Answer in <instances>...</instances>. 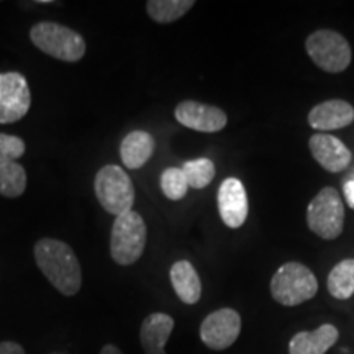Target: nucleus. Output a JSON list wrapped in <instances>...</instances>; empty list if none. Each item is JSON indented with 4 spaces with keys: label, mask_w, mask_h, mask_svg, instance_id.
I'll list each match as a JSON object with an SVG mask.
<instances>
[{
    "label": "nucleus",
    "mask_w": 354,
    "mask_h": 354,
    "mask_svg": "<svg viewBox=\"0 0 354 354\" xmlns=\"http://www.w3.org/2000/svg\"><path fill=\"white\" fill-rule=\"evenodd\" d=\"M33 253L38 268L57 292L66 297H73L81 290V264L68 243L55 238H43L35 243Z\"/></svg>",
    "instance_id": "f257e3e1"
},
{
    "label": "nucleus",
    "mask_w": 354,
    "mask_h": 354,
    "mask_svg": "<svg viewBox=\"0 0 354 354\" xmlns=\"http://www.w3.org/2000/svg\"><path fill=\"white\" fill-rule=\"evenodd\" d=\"M30 39L44 55L64 63H77L87 50L86 39L81 35L55 21H39L33 25Z\"/></svg>",
    "instance_id": "f03ea898"
},
{
    "label": "nucleus",
    "mask_w": 354,
    "mask_h": 354,
    "mask_svg": "<svg viewBox=\"0 0 354 354\" xmlns=\"http://www.w3.org/2000/svg\"><path fill=\"white\" fill-rule=\"evenodd\" d=\"M318 292V281L302 263L282 264L271 279V295L284 307H295L313 299Z\"/></svg>",
    "instance_id": "7ed1b4c3"
},
{
    "label": "nucleus",
    "mask_w": 354,
    "mask_h": 354,
    "mask_svg": "<svg viewBox=\"0 0 354 354\" xmlns=\"http://www.w3.org/2000/svg\"><path fill=\"white\" fill-rule=\"evenodd\" d=\"M146 246V225L138 212L117 216L110 236V254L120 266H131L143 256Z\"/></svg>",
    "instance_id": "20e7f679"
},
{
    "label": "nucleus",
    "mask_w": 354,
    "mask_h": 354,
    "mask_svg": "<svg viewBox=\"0 0 354 354\" xmlns=\"http://www.w3.org/2000/svg\"><path fill=\"white\" fill-rule=\"evenodd\" d=\"M97 201L105 212L120 216L131 210L135 202V187L120 166L109 165L97 172L94 180Z\"/></svg>",
    "instance_id": "39448f33"
},
{
    "label": "nucleus",
    "mask_w": 354,
    "mask_h": 354,
    "mask_svg": "<svg viewBox=\"0 0 354 354\" xmlns=\"http://www.w3.org/2000/svg\"><path fill=\"white\" fill-rule=\"evenodd\" d=\"M307 225L323 240H336L344 227V205L335 187H323L307 207Z\"/></svg>",
    "instance_id": "423d86ee"
},
{
    "label": "nucleus",
    "mask_w": 354,
    "mask_h": 354,
    "mask_svg": "<svg viewBox=\"0 0 354 354\" xmlns=\"http://www.w3.org/2000/svg\"><path fill=\"white\" fill-rule=\"evenodd\" d=\"M310 59L330 74L343 73L351 64L353 53L348 39L333 30H317L305 41Z\"/></svg>",
    "instance_id": "0eeeda50"
},
{
    "label": "nucleus",
    "mask_w": 354,
    "mask_h": 354,
    "mask_svg": "<svg viewBox=\"0 0 354 354\" xmlns=\"http://www.w3.org/2000/svg\"><path fill=\"white\" fill-rule=\"evenodd\" d=\"M32 105L28 82L20 73L0 74V123L8 125L21 120Z\"/></svg>",
    "instance_id": "6e6552de"
},
{
    "label": "nucleus",
    "mask_w": 354,
    "mask_h": 354,
    "mask_svg": "<svg viewBox=\"0 0 354 354\" xmlns=\"http://www.w3.org/2000/svg\"><path fill=\"white\" fill-rule=\"evenodd\" d=\"M241 333V317L233 308H220L212 312L201 325V339L214 351L228 349Z\"/></svg>",
    "instance_id": "1a4fd4ad"
},
{
    "label": "nucleus",
    "mask_w": 354,
    "mask_h": 354,
    "mask_svg": "<svg viewBox=\"0 0 354 354\" xmlns=\"http://www.w3.org/2000/svg\"><path fill=\"white\" fill-rule=\"evenodd\" d=\"M174 115L180 125L201 133L221 131L228 123V117L223 110L196 100L180 102L174 110Z\"/></svg>",
    "instance_id": "9d476101"
},
{
    "label": "nucleus",
    "mask_w": 354,
    "mask_h": 354,
    "mask_svg": "<svg viewBox=\"0 0 354 354\" xmlns=\"http://www.w3.org/2000/svg\"><path fill=\"white\" fill-rule=\"evenodd\" d=\"M220 218L228 228H240L248 218V196L240 179L228 177L218 189Z\"/></svg>",
    "instance_id": "9b49d317"
},
{
    "label": "nucleus",
    "mask_w": 354,
    "mask_h": 354,
    "mask_svg": "<svg viewBox=\"0 0 354 354\" xmlns=\"http://www.w3.org/2000/svg\"><path fill=\"white\" fill-rule=\"evenodd\" d=\"M310 153L323 169L342 172L351 165V151L342 140L328 133H315L308 141Z\"/></svg>",
    "instance_id": "f8f14e48"
},
{
    "label": "nucleus",
    "mask_w": 354,
    "mask_h": 354,
    "mask_svg": "<svg viewBox=\"0 0 354 354\" xmlns=\"http://www.w3.org/2000/svg\"><path fill=\"white\" fill-rule=\"evenodd\" d=\"M354 122V107L349 102L333 99L322 102L310 110L308 125L318 131L342 130Z\"/></svg>",
    "instance_id": "ddd939ff"
},
{
    "label": "nucleus",
    "mask_w": 354,
    "mask_h": 354,
    "mask_svg": "<svg viewBox=\"0 0 354 354\" xmlns=\"http://www.w3.org/2000/svg\"><path fill=\"white\" fill-rule=\"evenodd\" d=\"M174 330V318L167 313L156 312L141 323L140 342L145 354H166V343Z\"/></svg>",
    "instance_id": "4468645a"
},
{
    "label": "nucleus",
    "mask_w": 354,
    "mask_h": 354,
    "mask_svg": "<svg viewBox=\"0 0 354 354\" xmlns=\"http://www.w3.org/2000/svg\"><path fill=\"white\" fill-rule=\"evenodd\" d=\"M338 328L330 323L313 331H300L290 339L289 354H325L338 342Z\"/></svg>",
    "instance_id": "2eb2a0df"
},
{
    "label": "nucleus",
    "mask_w": 354,
    "mask_h": 354,
    "mask_svg": "<svg viewBox=\"0 0 354 354\" xmlns=\"http://www.w3.org/2000/svg\"><path fill=\"white\" fill-rule=\"evenodd\" d=\"M169 277L176 295L179 297L180 302L187 305H196L201 300L202 282L192 263H189L185 259L177 261V263L172 264Z\"/></svg>",
    "instance_id": "dca6fc26"
},
{
    "label": "nucleus",
    "mask_w": 354,
    "mask_h": 354,
    "mask_svg": "<svg viewBox=\"0 0 354 354\" xmlns=\"http://www.w3.org/2000/svg\"><path fill=\"white\" fill-rule=\"evenodd\" d=\"M154 153V138L148 131L135 130L123 138L120 158L128 169H140Z\"/></svg>",
    "instance_id": "f3484780"
},
{
    "label": "nucleus",
    "mask_w": 354,
    "mask_h": 354,
    "mask_svg": "<svg viewBox=\"0 0 354 354\" xmlns=\"http://www.w3.org/2000/svg\"><path fill=\"white\" fill-rule=\"evenodd\" d=\"M328 292L338 300H348L354 295V259H343L331 269L326 279Z\"/></svg>",
    "instance_id": "a211bd4d"
},
{
    "label": "nucleus",
    "mask_w": 354,
    "mask_h": 354,
    "mask_svg": "<svg viewBox=\"0 0 354 354\" xmlns=\"http://www.w3.org/2000/svg\"><path fill=\"white\" fill-rule=\"evenodd\" d=\"M196 6L194 0H149L146 12L156 24H174Z\"/></svg>",
    "instance_id": "6ab92c4d"
},
{
    "label": "nucleus",
    "mask_w": 354,
    "mask_h": 354,
    "mask_svg": "<svg viewBox=\"0 0 354 354\" xmlns=\"http://www.w3.org/2000/svg\"><path fill=\"white\" fill-rule=\"evenodd\" d=\"M26 189V172L15 161L0 162V196L17 198Z\"/></svg>",
    "instance_id": "aec40b11"
},
{
    "label": "nucleus",
    "mask_w": 354,
    "mask_h": 354,
    "mask_svg": "<svg viewBox=\"0 0 354 354\" xmlns=\"http://www.w3.org/2000/svg\"><path fill=\"white\" fill-rule=\"evenodd\" d=\"M180 169H183L185 179H187L189 187L197 190L207 187L215 177V165L207 158H198L194 159V161L184 162Z\"/></svg>",
    "instance_id": "412c9836"
},
{
    "label": "nucleus",
    "mask_w": 354,
    "mask_h": 354,
    "mask_svg": "<svg viewBox=\"0 0 354 354\" xmlns=\"http://www.w3.org/2000/svg\"><path fill=\"white\" fill-rule=\"evenodd\" d=\"M161 190L169 201H180L187 196L189 184L180 167H167L161 174Z\"/></svg>",
    "instance_id": "4be33fe9"
},
{
    "label": "nucleus",
    "mask_w": 354,
    "mask_h": 354,
    "mask_svg": "<svg viewBox=\"0 0 354 354\" xmlns=\"http://www.w3.org/2000/svg\"><path fill=\"white\" fill-rule=\"evenodd\" d=\"M25 141L19 136L0 133V162L17 161L25 154Z\"/></svg>",
    "instance_id": "5701e85b"
},
{
    "label": "nucleus",
    "mask_w": 354,
    "mask_h": 354,
    "mask_svg": "<svg viewBox=\"0 0 354 354\" xmlns=\"http://www.w3.org/2000/svg\"><path fill=\"white\" fill-rule=\"evenodd\" d=\"M0 354H26L21 344L15 342H2L0 343Z\"/></svg>",
    "instance_id": "b1692460"
},
{
    "label": "nucleus",
    "mask_w": 354,
    "mask_h": 354,
    "mask_svg": "<svg viewBox=\"0 0 354 354\" xmlns=\"http://www.w3.org/2000/svg\"><path fill=\"white\" fill-rule=\"evenodd\" d=\"M343 194L346 203L354 210V180H346L343 185Z\"/></svg>",
    "instance_id": "393cba45"
},
{
    "label": "nucleus",
    "mask_w": 354,
    "mask_h": 354,
    "mask_svg": "<svg viewBox=\"0 0 354 354\" xmlns=\"http://www.w3.org/2000/svg\"><path fill=\"white\" fill-rule=\"evenodd\" d=\"M100 354H123V353L122 349L115 346V344H105V346L100 349Z\"/></svg>",
    "instance_id": "a878e982"
},
{
    "label": "nucleus",
    "mask_w": 354,
    "mask_h": 354,
    "mask_svg": "<svg viewBox=\"0 0 354 354\" xmlns=\"http://www.w3.org/2000/svg\"><path fill=\"white\" fill-rule=\"evenodd\" d=\"M349 180H354V172L351 174V179H349Z\"/></svg>",
    "instance_id": "bb28decb"
}]
</instances>
